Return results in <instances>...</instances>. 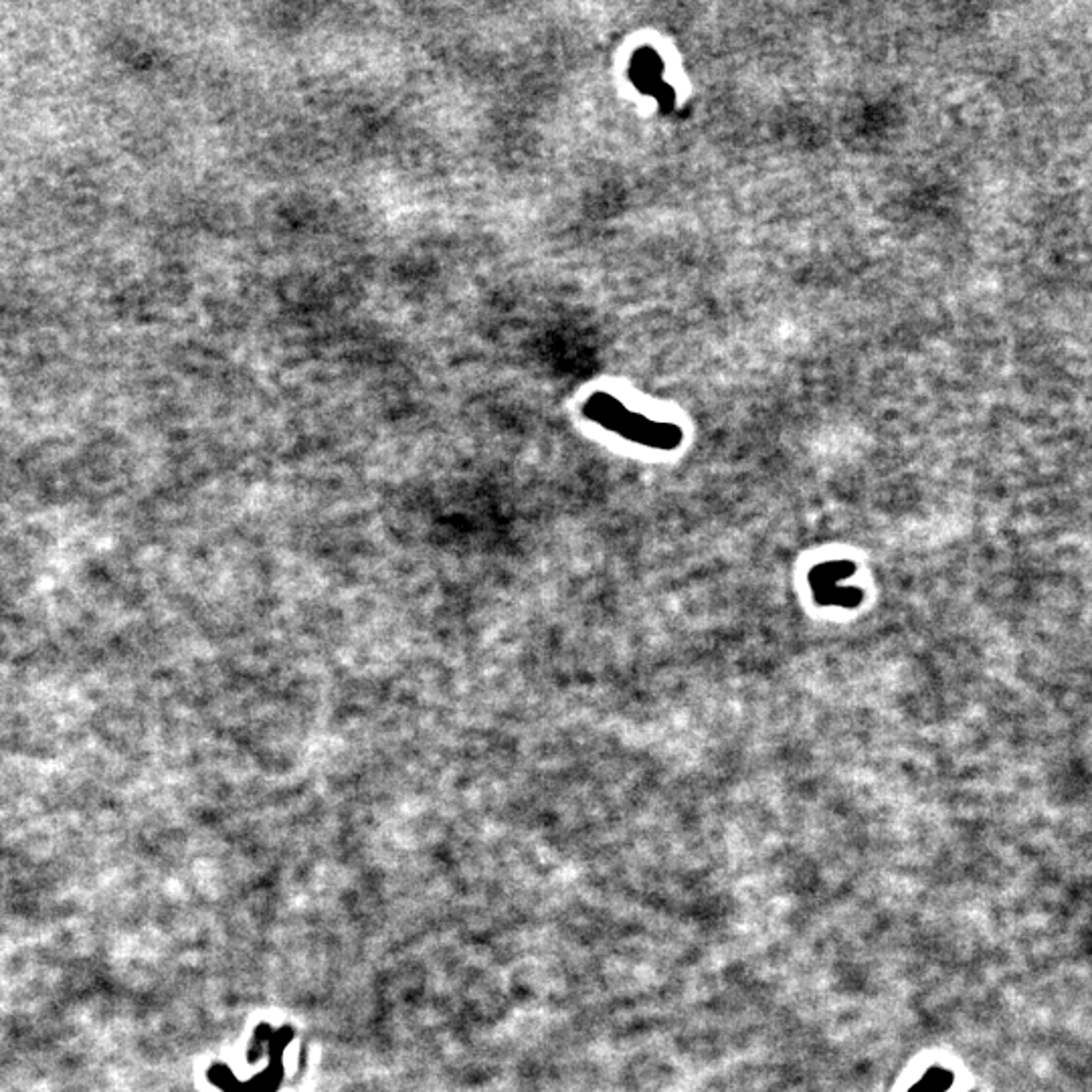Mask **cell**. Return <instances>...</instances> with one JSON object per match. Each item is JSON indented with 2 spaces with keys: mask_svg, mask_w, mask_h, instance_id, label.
<instances>
[{
  "mask_svg": "<svg viewBox=\"0 0 1092 1092\" xmlns=\"http://www.w3.org/2000/svg\"><path fill=\"white\" fill-rule=\"evenodd\" d=\"M583 411L593 423L601 425L611 434H618L627 441L653 447V450H674L682 441V429L678 425L635 413L613 394H591Z\"/></svg>",
  "mask_w": 1092,
  "mask_h": 1092,
  "instance_id": "cell-1",
  "label": "cell"
},
{
  "mask_svg": "<svg viewBox=\"0 0 1092 1092\" xmlns=\"http://www.w3.org/2000/svg\"><path fill=\"white\" fill-rule=\"evenodd\" d=\"M856 571L853 562L848 560H836V562H825V565L815 566L809 575V583H812L813 589V597L815 601H819L821 605H842L840 601V591L842 593H850L856 595V597H862L859 591H848V589H840L834 583L840 581V577L843 575H852Z\"/></svg>",
  "mask_w": 1092,
  "mask_h": 1092,
  "instance_id": "cell-2",
  "label": "cell"
},
{
  "mask_svg": "<svg viewBox=\"0 0 1092 1092\" xmlns=\"http://www.w3.org/2000/svg\"><path fill=\"white\" fill-rule=\"evenodd\" d=\"M631 79L646 94L662 95L666 89L662 81V61L658 55H653L650 49H641L635 53L634 61H631Z\"/></svg>",
  "mask_w": 1092,
  "mask_h": 1092,
  "instance_id": "cell-3",
  "label": "cell"
}]
</instances>
